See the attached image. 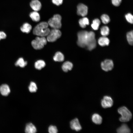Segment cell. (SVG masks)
Returning a JSON list of instances; mask_svg holds the SVG:
<instances>
[{
    "label": "cell",
    "mask_w": 133,
    "mask_h": 133,
    "mask_svg": "<svg viewBox=\"0 0 133 133\" xmlns=\"http://www.w3.org/2000/svg\"><path fill=\"white\" fill-rule=\"evenodd\" d=\"M31 44L33 48L36 50L42 48L47 43V40L44 37H36L35 39L32 41Z\"/></svg>",
    "instance_id": "obj_5"
},
{
    "label": "cell",
    "mask_w": 133,
    "mask_h": 133,
    "mask_svg": "<svg viewBox=\"0 0 133 133\" xmlns=\"http://www.w3.org/2000/svg\"><path fill=\"white\" fill-rule=\"evenodd\" d=\"M113 61L109 59L105 60L101 64L102 68L105 71H108L111 70L113 68Z\"/></svg>",
    "instance_id": "obj_8"
},
{
    "label": "cell",
    "mask_w": 133,
    "mask_h": 133,
    "mask_svg": "<svg viewBox=\"0 0 133 133\" xmlns=\"http://www.w3.org/2000/svg\"><path fill=\"white\" fill-rule=\"evenodd\" d=\"M77 13L78 15L83 17L85 16L88 13L87 6L83 4H79L77 6Z\"/></svg>",
    "instance_id": "obj_9"
},
{
    "label": "cell",
    "mask_w": 133,
    "mask_h": 133,
    "mask_svg": "<svg viewBox=\"0 0 133 133\" xmlns=\"http://www.w3.org/2000/svg\"><path fill=\"white\" fill-rule=\"evenodd\" d=\"M48 131L50 133H56L58 132L56 127L52 125H50L49 127Z\"/></svg>",
    "instance_id": "obj_29"
},
{
    "label": "cell",
    "mask_w": 133,
    "mask_h": 133,
    "mask_svg": "<svg viewBox=\"0 0 133 133\" xmlns=\"http://www.w3.org/2000/svg\"><path fill=\"white\" fill-rule=\"evenodd\" d=\"M61 35V31L58 29L51 30L47 35V40L49 42H54L60 38Z\"/></svg>",
    "instance_id": "obj_6"
},
{
    "label": "cell",
    "mask_w": 133,
    "mask_h": 133,
    "mask_svg": "<svg viewBox=\"0 0 133 133\" xmlns=\"http://www.w3.org/2000/svg\"><path fill=\"white\" fill-rule=\"evenodd\" d=\"M27 64V62L24 60L23 58L20 57L16 61L15 64L16 66H19L21 67H24Z\"/></svg>",
    "instance_id": "obj_22"
},
{
    "label": "cell",
    "mask_w": 133,
    "mask_h": 133,
    "mask_svg": "<svg viewBox=\"0 0 133 133\" xmlns=\"http://www.w3.org/2000/svg\"><path fill=\"white\" fill-rule=\"evenodd\" d=\"M109 29L108 27L106 26H102L100 29V33L103 36H105L109 33Z\"/></svg>",
    "instance_id": "obj_25"
},
{
    "label": "cell",
    "mask_w": 133,
    "mask_h": 133,
    "mask_svg": "<svg viewBox=\"0 0 133 133\" xmlns=\"http://www.w3.org/2000/svg\"><path fill=\"white\" fill-rule=\"evenodd\" d=\"M71 128L73 130L78 131L82 129V127L77 118H75L72 120L70 122Z\"/></svg>",
    "instance_id": "obj_10"
},
{
    "label": "cell",
    "mask_w": 133,
    "mask_h": 133,
    "mask_svg": "<svg viewBox=\"0 0 133 133\" xmlns=\"http://www.w3.org/2000/svg\"><path fill=\"white\" fill-rule=\"evenodd\" d=\"M126 18L129 23L133 24V17L132 15L130 13H128L125 16Z\"/></svg>",
    "instance_id": "obj_30"
},
{
    "label": "cell",
    "mask_w": 133,
    "mask_h": 133,
    "mask_svg": "<svg viewBox=\"0 0 133 133\" xmlns=\"http://www.w3.org/2000/svg\"><path fill=\"white\" fill-rule=\"evenodd\" d=\"M100 23V21L98 19H95L93 20L91 24V27L94 30H97L98 29Z\"/></svg>",
    "instance_id": "obj_24"
},
{
    "label": "cell",
    "mask_w": 133,
    "mask_h": 133,
    "mask_svg": "<svg viewBox=\"0 0 133 133\" xmlns=\"http://www.w3.org/2000/svg\"><path fill=\"white\" fill-rule=\"evenodd\" d=\"M92 120L93 122L95 124L100 125L102 123V118L99 114L95 113L93 114L92 116Z\"/></svg>",
    "instance_id": "obj_15"
},
{
    "label": "cell",
    "mask_w": 133,
    "mask_h": 133,
    "mask_svg": "<svg viewBox=\"0 0 133 133\" xmlns=\"http://www.w3.org/2000/svg\"><path fill=\"white\" fill-rule=\"evenodd\" d=\"M73 64L71 62L66 61L64 62L62 66V68L63 71L66 72L68 70H71L73 67Z\"/></svg>",
    "instance_id": "obj_18"
},
{
    "label": "cell",
    "mask_w": 133,
    "mask_h": 133,
    "mask_svg": "<svg viewBox=\"0 0 133 133\" xmlns=\"http://www.w3.org/2000/svg\"><path fill=\"white\" fill-rule=\"evenodd\" d=\"M116 131L118 133H129L131 130L127 124H123L117 129Z\"/></svg>",
    "instance_id": "obj_13"
},
{
    "label": "cell",
    "mask_w": 133,
    "mask_h": 133,
    "mask_svg": "<svg viewBox=\"0 0 133 133\" xmlns=\"http://www.w3.org/2000/svg\"><path fill=\"white\" fill-rule=\"evenodd\" d=\"M28 88L29 91L32 93L35 92L37 89L36 84L33 82H31Z\"/></svg>",
    "instance_id": "obj_26"
},
{
    "label": "cell",
    "mask_w": 133,
    "mask_h": 133,
    "mask_svg": "<svg viewBox=\"0 0 133 133\" xmlns=\"http://www.w3.org/2000/svg\"><path fill=\"white\" fill-rule=\"evenodd\" d=\"M30 5L34 11H39L41 7L40 2L38 0H32L30 3Z\"/></svg>",
    "instance_id": "obj_11"
},
{
    "label": "cell",
    "mask_w": 133,
    "mask_h": 133,
    "mask_svg": "<svg viewBox=\"0 0 133 133\" xmlns=\"http://www.w3.org/2000/svg\"><path fill=\"white\" fill-rule=\"evenodd\" d=\"M32 29L31 25L28 23H24L20 28L21 31L22 32L26 33H29Z\"/></svg>",
    "instance_id": "obj_16"
},
{
    "label": "cell",
    "mask_w": 133,
    "mask_h": 133,
    "mask_svg": "<svg viewBox=\"0 0 133 133\" xmlns=\"http://www.w3.org/2000/svg\"><path fill=\"white\" fill-rule=\"evenodd\" d=\"M45 63L43 60H39L37 61L34 64V66L37 69L40 70L45 66Z\"/></svg>",
    "instance_id": "obj_23"
},
{
    "label": "cell",
    "mask_w": 133,
    "mask_h": 133,
    "mask_svg": "<svg viewBox=\"0 0 133 133\" xmlns=\"http://www.w3.org/2000/svg\"><path fill=\"white\" fill-rule=\"evenodd\" d=\"M1 39V38H0V40Z\"/></svg>",
    "instance_id": "obj_34"
},
{
    "label": "cell",
    "mask_w": 133,
    "mask_h": 133,
    "mask_svg": "<svg viewBox=\"0 0 133 133\" xmlns=\"http://www.w3.org/2000/svg\"><path fill=\"white\" fill-rule=\"evenodd\" d=\"M126 36L127 40L129 44L131 45H132L133 42V31L128 32Z\"/></svg>",
    "instance_id": "obj_27"
},
{
    "label": "cell",
    "mask_w": 133,
    "mask_h": 133,
    "mask_svg": "<svg viewBox=\"0 0 133 133\" xmlns=\"http://www.w3.org/2000/svg\"><path fill=\"white\" fill-rule=\"evenodd\" d=\"M53 59L55 61L62 62L64 60V56L61 52H57L55 54Z\"/></svg>",
    "instance_id": "obj_20"
},
{
    "label": "cell",
    "mask_w": 133,
    "mask_h": 133,
    "mask_svg": "<svg viewBox=\"0 0 133 133\" xmlns=\"http://www.w3.org/2000/svg\"><path fill=\"white\" fill-rule=\"evenodd\" d=\"M25 132L27 133H34L37 132L36 129L32 123H29L26 125L25 130Z\"/></svg>",
    "instance_id": "obj_14"
},
{
    "label": "cell",
    "mask_w": 133,
    "mask_h": 133,
    "mask_svg": "<svg viewBox=\"0 0 133 133\" xmlns=\"http://www.w3.org/2000/svg\"><path fill=\"white\" fill-rule=\"evenodd\" d=\"M0 37L1 39H5L6 37V33L3 32H0Z\"/></svg>",
    "instance_id": "obj_33"
},
{
    "label": "cell",
    "mask_w": 133,
    "mask_h": 133,
    "mask_svg": "<svg viewBox=\"0 0 133 133\" xmlns=\"http://www.w3.org/2000/svg\"><path fill=\"white\" fill-rule=\"evenodd\" d=\"M10 92L9 86L6 84H3L0 86V92L3 96H6L8 95Z\"/></svg>",
    "instance_id": "obj_12"
},
{
    "label": "cell",
    "mask_w": 133,
    "mask_h": 133,
    "mask_svg": "<svg viewBox=\"0 0 133 133\" xmlns=\"http://www.w3.org/2000/svg\"><path fill=\"white\" fill-rule=\"evenodd\" d=\"M63 1V0H52L53 3L58 6L62 4Z\"/></svg>",
    "instance_id": "obj_32"
},
{
    "label": "cell",
    "mask_w": 133,
    "mask_h": 133,
    "mask_svg": "<svg viewBox=\"0 0 133 133\" xmlns=\"http://www.w3.org/2000/svg\"><path fill=\"white\" fill-rule=\"evenodd\" d=\"M118 113L121 115L119 120L122 122L129 121L132 118V114L131 112L125 106L119 108L118 110Z\"/></svg>",
    "instance_id": "obj_3"
},
{
    "label": "cell",
    "mask_w": 133,
    "mask_h": 133,
    "mask_svg": "<svg viewBox=\"0 0 133 133\" xmlns=\"http://www.w3.org/2000/svg\"><path fill=\"white\" fill-rule=\"evenodd\" d=\"M101 19L103 23L107 24L110 21V19L109 16L105 14L102 15L101 17Z\"/></svg>",
    "instance_id": "obj_28"
},
{
    "label": "cell",
    "mask_w": 133,
    "mask_h": 133,
    "mask_svg": "<svg viewBox=\"0 0 133 133\" xmlns=\"http://www.w3.org/2000/svg\"><path fill=\"white\" fill-rule=\"evenodd\" d=\"M77 36V44L79 46L82 48L86 47L90 50L96 47V42L93 32L81 31L78 33Z\"/></svg>",
    "instance_id": "obj_1"
},
{
    "label": "cell",
    "mask_w": 133,
    "mask_h": 133,
    "mask_svg": "<svg viewBox=\"0 0 133 133\" xmlns=\"http://www.w3.org/2000/svg\"><path fill=\"white\" fill-rule=\"evenodd\" d=\"M79 22L80 27L83 28L85 27L86 25H88L89 24L88 19L85 17L80 19Z\"/></svg>",
    "instance_id": "obj_21"
},
{
    "label": "cell",
    "mask_w": 133,
    "mask_h": 133,
    "mask_svg": "<svg viewBox=\"0 0 133 133\" xmlns=\"http://www.w3.org/2000/svg\"><path fill=\"white\" fill-rule=\"evenodd\" d=\"M48 23L45 22L39 23L34 28L33 31V34L41 37L47 36L50 31L48 28Z\"/></svg>",
    "instance_id": "obj_2"
},
{
    "label": "cell",
    "mask_w": 133,
    "mask_h": 133,
    "mask_svg": "<svg viewBox=\"0 0 133 133\" xmlns=\"http://www.w3.org/2000/svg\"><path fill=\"white\" fill-rule=\"evenodd\" d=\"M30 17L33 21L38 22L40 19V16L39 13L37 11H35L31 12L29 15Z\"/></svg>",
    "instance_id": "obj_19"
},
{
    "label": "cell",
    "mask_w": 133,
    "mask_h": 133,
    "mask_svg": "<svg viewBox=\"0 0 133 133\" xmlns=\"http://www.w3.org/2000/svg\"><path fill=\"white\" fill-rule=\"evenodd\" d=\"M113 100L112 98L109 96H105L101 100V105L104 108L110 107L113 106Z\"/></svg>",
    "instance_id": "obj_7"
},
{
    "label": "cell",
    "mask_w": 133,
    "mask_h": 133,
    "mask_svg": "<svg viewBox=\"0 0 133 133\" xmlns=\"http://www.w3.org/2000/svg\"><path fill=\"white\" fill-rule=\"evenodd\" d=\"M98 43L99 44L102 46H108L109 43V40L106 36H103L99 38L98 40Z\"/></svg>",
    "instance_id": "obj_17"
},
{
    "label": "cell",
    "mask_w": 133,
    "mask_h": 133,
    "mask_svg": "<svg viewBox=\"0 0 133 133\" xmlns=\"http://www.w3.org/2000/svg\"><path fill=\"white\" fill-rule=\"evenodd\" d=\"M113 4L115 6H118L120 4L121 0H112Z\"/></svg>",
    "instance_id": "obj_31"
},
{
    "label": "cell",
    "mask_w": 133,
    "mask_h": 133,
    "mask_svg": "<svg viewBox=\"0 0 133 133\" xmlns=\"http://www.w3.org/2000/svg\"><path fill=\"white\" fill-rule=\"evenodd\" d=\"M61 16L59 14L54 15L53 17L50 18L48 21V24L53 29H59L61 27Z\"/></svg>",
    "instance_id": "obj_4"
}]
</instances>
